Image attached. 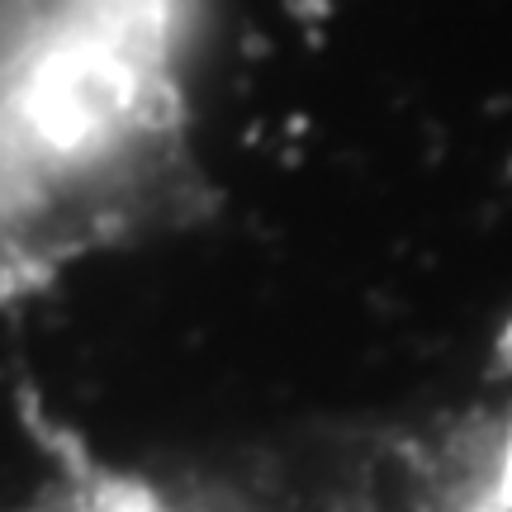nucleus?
I'll use <instances>...</instances> for the list:
<instances>
[{
  "instance_id": "nucleus-1",
  "label": "nucleus",
  "mask_w": 512,
  "mask_h": 512,
  "mask_svg": "<svg viewBox=\"0 0 512 512\" xmlns=\"http://www.w3.org/2000/svg\"><path fill=\"white\" fill-rule=\"evenodd\" d=\"M190 0H0V299L200 195Z\"/></svg>"
}]
</instances>
